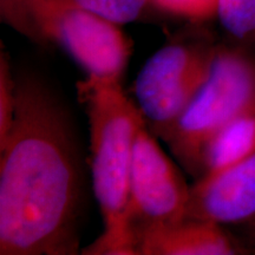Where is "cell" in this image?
<instances>
[{
    "label": "cell",
    "mask_w": 255,
    "mask_h": 255,
    "mask_svg": "<svg viewBox=\"0 0 255 255\" xmlns=\"http://www.w3.org/2000/svg\"><path fill=\"white\" fill-rule=\"evenodd\" d=\"M79 175L65 111L40 83L17 82L14 120L0 143V254L78 253Z\"/></svg>",
    "instance_id": "1"
},
{
    "label": "cell",
    "mask_w": 255,
    "mask_h": 255,
    "mask_svg": "<svg viewBox=\"0 0 255 255\" xmlns=\"http://www.w3.org/2000/svg\"><path fill=\"white\" fill-rule=\"evenodd\" d=\"M90 127L91 174L103 232L84 254L136 255L129 225L130 174L141 111L119 82L87 77L78 83Z\"/></svg>",
    "instance_id": "2"
},
{
    "label": "cell",
    "mask_w": 255,
    "mask_h": 255,
    "mask_svg": "<svg viewBox=\"0 0 255 255\" xmlns=\"http://www.w3.org/2000/svg\"><path fill=\"white\" fill-rule=\"evenodd\" d=\"M255 113V56L237 45L213 47L205 81L163 139L181 164L197 176L207 139L242 115Z\"/></svg>",
    "instance_id": "3"
},
{
    "label": "cell",
    "mask_w": 255,
    "mask_h": 255,
    "mask_svg": "<svg viewBox=\"0 0 255 255\" xmlns=\"http://www.w3.org/2000/svg\"><path fill=\"white\" fill-rule=\"evenodd\" d=\"M32 15L41 41L68 52L87 77L122 81L132 45L121 25L70 0H32Z\"/></svg>",
    "instance_id": "4"
},
{
    "label": "cell",
    "mask_w": 255,
    "mask_h": 255,
    "mask_svg": "<svg viewBox=\"0 0 255 255\" xmlns=\"http://www.w3.org/2000/svg\"><path fill=\"white\" fill-rule=\"evenodd\" d=\"M213 47L171 43L144 63L132 90L135 103L155 136L167 135L205 81Z\"/></svg>",
    "instance_id": "5"
},
{
    "label": "cell",
    "mask_w": 255,
    "mask_h": 255,
    "mask_svg": "<svg viewBox=\"0 0 255 255\" xmlns=\"http://www.w3.org/2000/svg\"><path fill=\"white\" fill-rule=\"evenodd\" d=\"M155 137L144 123L137 131L133 146L129 187V225L135 250L139 233L187 218L190 187Z\"/></svg>",
    "instance_id": "6"
},
{
    "label": "cell",
    "mask_w": 255,
    "mask_h": 255,
    "mask_svg": "<svg viewBox=\"0 0 255 255\" xmlns=\"http://www.w3.org/2000/svg\"><path fill=\"white\" fill-rule=\"evenodd\" d=\"M187 218L218 225L248 223L255 219V154L190 186Z\"/></svg>",
    "instance_id": "7"
},
{
    "label": "cell",
    "mask_w": 255,
    "mask_h": 255,
    "mask_svg": "<svg viewBox=\"0 0 255 255\" xmlns=\"http://www.w3.org/2000/svg\"><path fill=\"white\" fill-rule=\"evenodd\" d=\"M246 253L218 223L186 218L145 229L136 238V255H234Z\"/></svg>",
    "instance_id": "8"
},
{
    "label": "cell",
    "mask_w": 255,
    "mask_h": 255,
    "mask_svg": "<svg viewBox=\"0 0 255 255\" xmlns=\"http://www.w3.org/2000/svg\"><path fill=\"white\" fill-rule=\"evenodd\" d=\"M255 154V113L242 115L207 139L200 151L197 178L213 176Z\"/></svg>",
    "instance_id": "9"
},
{
    "label": "cell",
    "mask_w": 255,
    "mask_h": 255,
    "mask_svg": "<svg viewBox=\"0 0 255 255\" xmlns=\"http://www.w3.org/2000/svg\"><path fill=\"white\" fill-rule=\"evenodd\" d=\"M216 17L233 45L255 46V0H218Z\"/></svg>",
    "instance_id": "10"
},
{
    "label": "cell",
    "mask_w": 255,
    "mask_h": 255,
    "mask_svg": "<svg viewBox=\"0 0 255 255\" xmlns=\"http://www.w3.org/2000/svg\"><path fill=\"white\" fill-rule=\"evenodd\" d=\"M73 4L100 14L122 26L141 17L151 0H70Z\"/></svg>",
    "instance_id": "11"
},
{
    "label": "cell",
    "mask_w": 255,
    "mask_h": 255,
    "mask_svg": "<svg viewBox=\"0 0 255 255\" xmlns=\"http://www.w3.org/2000/svg\"><path fill=\"white\" fill-rule=\"evenodd\" d=\"M17 103V81L11 75L8 59L4 51L0 53V143L11 130Z\"/></svg>",
    "instance_id": "12"
},
{
    "label": "cell",
    "mask_w": 255,
    "mask_h": 255,
    "mask_svg": "<svg viewBox=\"0 0 255 255\" xmlns=\"http://www.w3.org/2000/svg\"><path fill=\"white\" fill-rule=\"evenodd\" d=\"M1 20L36 43H43L32 15V0H0Z\"/></svg>",
    "instance_id": "13"
},
{
    "label": "cell",
    "mask_w": 255,
    "mask_h": 255,
    "mask_svg": "<svg viewBox=\"0 0 255 255\" xmlns=\"http://www.w3.org/2000/svg\"><path fill=\"white\" fill-rule=\"evenodd\" d=\"M164 11L190 20H207L216 17L218 0H151Z\"/></svg>",
    "instance_id": "14"
},
{
    "label": "cell",
    "mask_w": 255,
    "mask_h": 255,
    "mask_svg": "<svg viewBox=\"0 0 255 255\" xmlns=\"http://www.w3.org/2000/svg\"><path fill=\"white\" fill-rule=\"evenodd\" d=\"M247 225H248V233H250L251 240L255 245V219L252 220L251 222H248Z\"/></svg>",
    "instance_id": "15"
}]
</instances>
